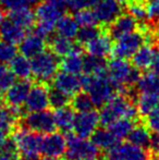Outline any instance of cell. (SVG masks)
Wrapping results in <instances>:
<instances>
[{
	"instance_id": "obj_2",
	"label": "cell",
	"mask_w": 159,
	"mask_h": 160,
	"mask_svg": "<svg viewBox=\"0 0 159 160\" xmlns=\"http://www.w3.org/2000/svg\"><path fill=\"white\" fill-rule=\"evenodd\" d=\"M107 75L115 84L117 91L123 93L135 86L141 74L140 70L130 63L127 59L113 57L107 62Z\"/></svg>"
},
{
	"instance_id": "obj_10",
	"label": "cell",
	"mask_w": 159,
	"mask_h": 160,
	"mask_svg": "<svg viewBox=\"0 0 159 160\" xmlns=\"http://www.w3.org/2000/svg\"><path fill=\"white\" fill-rule=\"evenodd\" d=\"M93 10L97 18L98 25L102 30H105L122 14L123 7L118 0H98Z\"/></svg>"
},
{
	"instance_id": "obj_30",
	"label": "cell",
	"mask_w": 159,
	"mask_h": 160,
	"mask_svg": "<svg viewBox=\"0 0 159 160\" xmlns=\"http://www.w3.org/2000/svg\"><path fill=\"white\" fill-rule=\"evenodd\" d=\"M9 63H10L11 71L13 72L15 78H20V80H28L32 76L31 61L25 56L17 55Z\"/></svg>"
},
{
	"instance_id": "obj_40",
	"label": "cell",
	"mask_w": 159,
	"mask_h": 160,
	"mask_svg": "<svg viewBox=\"0 0 159 160\" xmlns=\"http://www.w3.org/2000/svg\"><path fill=\"white\" fill-rule=\"evenodd\" d=\"M15 75L10 68L0 62V94H4L7 89L15 82Z\"/></svg>"
},
{
	"instance_id": "obj_17",
	"label": "cell",
	"mask_w": 159,
	"mask_h": 160,
	"mask_svg": "<svg viewBox=\"0 0 159 160\" xmlns=\"http://www.w3.org/2000/svg\"><path fill=\"white\" fill-rule=\"evenodd\" d=\"M51 82H52V87L70 96H74L75 94L79 93L82 89V78H81V76L64 71L56 74L51 80Z\"/></svg>"
},
{
	"instance_id": "obj_24",
	"label": "cell",
	"mask_w": 159,
	"mask_h": 160,
	"mask_svg": "<svg viewBox=\"0 0 159 160\" xmlns=\"http://www.w3.org/2000/svg\"><path fill=\"white\" fill-rule=\"evenodd\" d=\"M127 138L129 143L148 150L152 146L153 135L145 124H135Z\"/></svg>"
},
{
	"instance_id": "obj_23",
	"label": "cell",
	"mask_w": 159,
	"mask_h": 160,
	"mask_svg": "<svg viewBox=\"0 0 159 160\" xmlns=\"http://www.w3.org/2000/svg\"><path fill=\"white\" fill-rule=\"evenodd\" d=\"M17 121V118L13 114L10 108L6 107L3 101L0 100V146L14 130Z\"/></svg>"
},
{
	"instance_id": "obj_15",
	"label": "cell",
	"mask_w": 159,
	"mask_h": 160,
	"mask_svg": "<svg viewBox=\"0 0 159 160\" xmlns=\"http://www.w3.org/2000/svg\"><path fill=\"white\" fill-rule=\"evenodd\" d=\"M31 84L28 80H21L14 82L4 93V101L9 107L22 108L25 105L26 98L31 89Z\"/></svg>"
},
{
	"instance_id": "obj_37",
	"label": "cell",
	"mask_w": 159,
	"mask_h": 160,
	"mask_svg": "<svg viewBox=\"0 0 159 160\" xmlns=\"http://www.w3.org/2000/svg\"><path fill=\"white\" fill-rule=\"evenodd\" d=\"M71 96L59 89L52 87L49 89V106L52 109H59V108L70 106Z\"/></svg>"
},
{
	"instance_id": "obj_55",
	"label": "cell",
	"mask_w": 159,
	"mask_h": 160,
	"mask_svg": "<svg viewBox=\"0 0 159 160\" xmlns=\"http://www.w3.org/2000/svg\"><path fill=\"white\" fill-rule=\"evenodd\" d=\"M147 1H149V2H154V1H159V0H147Z\"/></svg>"
},
{
	"instance_id": "obj_25",
	"label": "cell",
	"mask_w": 159,
	"mask_h": 160,
	"mask_svg": "<svg viewBox=\"0 0 159 160\" xmlns=\"http://www.w3.org/2000/svg\"><path fill=\"white\" fill-rule=\"evenodd\" d=\"M83 62H84V56L77 47L70 53L64 56L62 61H60V68L64 72L80 75L83 72Z\"/></svg>"
},
{
	"instance_id": "obj_47",
	"label": "cell",
	"mask_w": 159,
	"mask_h": 160,
	"mask_svg": "<svg viewBox=\"0 0 159 160\" xmlns=\"http://www.w3.org/2000/svg\"><path fill=\"white\" fill-rule=\"evenodd\" d=\"M152 70L153 72H155L156 74L159 75V49L155 51V56H154V60H153V63L151 65Z\"/></svg>"
},
{
	"instance_id": "obj_42",
	"label": "cell",
	"mask_w": 159,
	"mask_h": 160,
	"mask_svg": "<svg viewBox=\"0 0 159 160\" xmlns=\"http://www.w3.org/2000/svg\"><path fill=\"white\" fill-rule=\"evenodd\" d=\"M17 48L14 44H11L3 39H0V62L8 63L17 56Z\"/></svg>"
},
{
	"instance_id": "obj_52",
	"label": "cell",
	"mask_w": 159,
	"mask_h": 160,
	"mask_svg": "<svg viewBox=\"0 0 159 160\" xmlns=\"http://www.w3.org/2000/svg\"><path fill=\"white\" fill-rule=\"evenodd\" d=\"M39 160H59V158H56V157H51V156H44Z\"/></svg>"
},
{
	"instance_id": "obj_4",
	"label": "cell",
	"mask_w": 159,
	"mask_h": 160,
	"mask_svg": "<svg viewBox=\"0 0 159 160\" xmlns=\"http://www.w3.org/2000/svg\"><path fill=\"white\" fill-rule=\"evenodd\" d=\"M63 12L64 7L47 1H44L42 3L38 2L35 9V19L37 22L35 31L42 37H49L56 28L57 22L63 15Z\"/></svg>"
},
{
	"instance_id": "obj_35",
	"label": "cell",
	"mask_w": 159,
	"mask_h": 160,
	"mask_svg": "<svg viewBox=\"0 0 159 160\" xmlns=\"http://www.w3.org/2000/svg\"><path fill=\"white\" fill-rule=\"evenodd\" d=\"M134 125H135V120H133V119L120 118L106 128H108L109 130H110V132L112 133L119 141H121V139L127 138V135L130 134V132H131V130L133 128Z\"/></svg>"
},
{
	"instance_id": "obj_31",
	"label": "cell",
	"mask_w": 159,
	"mask_h": 160,
	"mask_svg": "<svg viewBox=\"0 0 159 160\" xmlns=\"http://www.w3.org/2000/svg\"><path fill=\"white\" fill-rule=\"evenodd\" d=\"M83 72L86 75H100L107 73V61L105 58L95 57L87 53L84 56Z\"/></svg>"
},
{
	"instance_id": "obj_49",
	"label": "cell",
	"mask_w": 159,
	"mask_h": 160,
	"mask_svg": "<svg viewBox=\"0 0 159 160\" xmlns=\"http://www.w3.org/2000/svg\"><path fill=\"white\" fill-rule=\"evenodd\" d=\"M44 1L50 2V3L58 4V6H61V7L66 6V0H44Z\"/></svg>"
},
{
	"instance_id": "obj_20",
	"label": "cell",
	"mask_w": 159,
	"mask_h": 160,
	"mask_svg": "<svg viewBox=\"0 0 159 160\" xmlns=\"http://www.w3.org/2000/svg\"><path fill=\"white\" fill-rule=\"evenodd\" d=\"M26 35V30L15 23L7 15L0 23V39H3L11 44H20Z\"/></svg>"
},
{
	"instance_id": "obj_27",
	"label": "cell",
	"mask_w": 159,
	"mask_h": 160,
	"mask_svg": "<svg viewBox=\"0 0 159 160\" xmlns=\"http://www.w3.org/2000/svg\"><path fill=\"white\" fill-rule=\"evenodd\" d=\"M155 49L151 45H143L133 55L132 64L138 69L140 71H144L151 68L153 63L154 56H155Z\"/></svg>"
},
{
	"instance_id": "obj_22",
	"label": "cell",
	"mask_w": 159,
	"mask_h": 160,
	"mask_svg": "<svg viewBox=\"0 0 159 160\" xmlns=\"http://www.w3.org/2000/svg\"><path fill=\"white\" fill-rule=\"evenodd\" d=\"M91 141L98 149L104 152H108L120 142L106 127L96 128L95 132L92 134Z\"/></svg>"
},
{
	"instance_id": "obj_11",
	"label": "cell",
	"mask_w": 159,
	"mask_h": 160,
	"mask_svg": "<svg viewBox=\"0 0 159 160\" xmlns=\"http://www.w3.org/2000/svg\"><path fill=\"white\" fill-rule=\"evenodd\" d=\"M109 160H152L147 149L135 146L131 143H118L107 152Z\"/></svg>"
},
{
	"instance_id": "obj_16",
	"label": "cell",
	"mask_w": 159,
	"mask_h": 160,
	"mask_svg": "<svg viewBox=\"0 0 159 160\" xmlns=\"http://www.w3.org/2000/svg\"><path fill=\"white\" fill-rule=\"evenodd\" d=\"M137 28H138V22L131 14H129V13H122L108 28L102 31H105V32L108 34L111 39L116 40L117 38L125 35V34H129L136 31Z\"/></svg>"
},
{
	"instance_id": "obj_1",
	"label": "cell",
	"mask_w": 159,
	"mask_h": 160,
	"mask_svg": "<svg viewBox=\"0 0 159 160\" xmlns=\"http://www.w3.org/2000/svg\"><path fill=\"white\" fill-rule=\"evenodd\" d=\"M138 112L136 109L135 100L127 94H115L102 107H100L99 120L102 127H108L120 118H130L136 120Z\"/></svg>"
},
{
	"instance_id": "obj_36",
	"label": "cell",
	"mask_w": 159,
	"mask_h": 160,
	"mask_svg": "<svg viewBox=\"0 0 159 160\" xmlns=\"http://www.w3.org/2000/svg\"><path fill=\"white\" fill-rule=\"evenodd\" d=\"M71 107L74 109L75 112H85L94 109V102L86 92H79L77 93L70 102Z\"/></svg>"
},
{
	"instance_id": "obj_33",
	"label": "cell",
	"mask_w": 159,
	"mask_h": 160,
	"mask_svg": "<svg viewBox=\"0 0 159 160\" xmlns=\"http://www.w3.org/2000/svg\"><path fill=\"white\" fill-rule=\"evenodd\" d=\"M125 8L127 13L138 22V25L148 23L146 0H127L125 2Z\"/></svg>"
},
{
	"instance_id": "obj_50",
	"label": "cell",
	"mask_w": 159,
	"mask_h": 160,
	"mask_svg": "<svg viewBox=\"0 0 159 160\" xmlns=\"http://www.w3.org/2000/svg\"><path fill=\"white\" fill-rule=\"evenodd\" d=\"M17 160H38V157H30V156H22Z\"/></svg>"
},
{
	"instance_id": "obj_8",
	"label": "cell",
	"mask_w": 159,
	"mask_h": 160,
	"mask_svg": "<svg viewBox=\"0 0 159 160\" xmlns=\"http://www.w3.org/2000/svg\"><path fill=\"white\" fill-rule=\"evenodd\" d=\"M146 40L147 35L141 30L125 34L116 39L115 44L112 45L111 53L115 58L130 59L144 45Z\"/></svg>"
},
{
	"instance_id": "obj_44",
	"label": "cell",
	"mask_w": 159,
	"mask_h": 160,
	"mask_svg": "<svg viewBox=\"0 0 159 160\" xmlns=\"http://www.w3.org/2000/svg\"><path fill=\"white\" fill-rule=\"evenodd\" d=\"M98 0H66V6L69 10L75 11L82 10V9L92 8L96 4Z\"/></svg>"
},
{
	"instance_id": "obj_9",
	"label": "cell",
	"mask_w": 159,
	"mask_h": 160,
	"mask_svg": "<svg viewBox=\"0 0 159 160\" xmlns=\"http://www.w3.org/2000/svg\"><path fill=\"white\" fill-rule=\"evenodd\" d=\"M22 127L38 134H48L56 131L53 112L49 110L31 111L22 118Z\"/></svg>"
},
{
	"instance_id": "obj_39",
	"label": "cell",
	"mask_w": 159,
	"mask_h": 160,
	"mask_svg": "<svg viewBox=\"0 0 159 160\" xmlns=\"http://www.w3.org/2000/svg\"><path fill=\"white\" fill-rule=\"evenodd\" d=\"M39 0H0V7L4 10L15 11L21 9H32L36 7Z\"/></svg>"
},
{
	"instance_id": "obj_45",
	"label": "cell",
	"mask_w": 159,
	"mask_h": 160,
	"mask_svg": "<svg viewBox=\"0 0 159 160\" xmlns=\"http://www.w3.org/2000/svg\"><path fill=\"white\" fill-rule=\"evenodd\" d=\"M148 21L152 23H159V1H154L147 6Z\"/></svg>"
},
{
	"instance_id": "obj_29",
	"label": "cell",
	"mask_w": 159,
	"mask_h": 160,
	"mask_svg": "<svg viewBox=\"0 0 159 160\" xmlns=\"http://www.w3.org/2000/svg\"><path fill=\"white\" fill-rule=\"evenodd\" d=\"M79 24L77 23L74 17L69 14L62 15L56 24V32L58 35L63 36L69 39H74L79 32Z\"/></svg>"
},
{
	"instance_id": "obj_21",
	"label": "cell",
	"mask_w": 159,
	"mask_h": 160,
	"mask_svg": "<svg viewBox=\"0 0 159 160\" xmlns=\"http://www.w3.org/2000/svg\"><path fill=\"white\" fill-rule=\"evenodd\" d=\"M75 116H77V113H75L74 109L72 107H69V106L55 109L53 117H55L56 128L63 134L71 133L73 131Z\"/></svg>"
},
{
	"instance_id": "obj_32",
	"label": "cell",
	"mask_w": 159,
	"mask_h": 160,
	"mask_svg": "<svg viewBox=\"0 0 159 160\" xmlns=\"http://www.w3.org/2000/svg\"><path fill=\"white\" fill-rule=\"evenodd\" d=\"M136 109L138 116L145 118L151 111H153L159 105V95L157 94L140 93V96L136 97Z\"/></svg>"
},
{
	"instance_id": "obj_34",
	"label": "cell",
	"mask_w": 159,
	"mask_h": 160,
	"mask_svg": "<svg viewBox=\"0 0 159 160\" xmlns=\"http://www.w3.org/2000/svg\"><path fill=\"white\" fill-rule=\"evenodd\" d=\"M8 17L26 31L31 30L34 26L35 22H36L35 13H33L31 9H21V10L9 11Z\"/></svg>"
},
{
	"instance_id": "obj_48",
	"label": "cell",
	"mask_w": 159,
	"mask_h": 160,
	"mask_svg": "<svg viewBox=\"0 0 159 160\" xmlns=\"http://www.w3.org/2000/svg\"><path fill=\"white\" fill-rule=\"evenodd\" d=\"M155 42L157 44V46L159 47V25L155 30H153V33H152V38H151V42Z\"/></svg>"
},
{
	"instance_id": "obj_3",
	"label": "cell",
	"mask_w": 159,
	"mask_h": 160,
	"mask_svg": "<svg viewBox=\"0 0 159 160\" xmlns=\"http://www.w3.org/2000/svg\"><path fill=\"white\" fill-rule=\"evenodd\" d=\"M82 78V89L88 94L94 106L100 108L109 100L116 93L115 84L111 82L109 76L106 74L100 75H83Z\"/></svg>"
},
{
	"instance_id": "obj_13",
	"label": "cell",
	"mask_w": 159,
	"mask_h": 160,
	"mask_svg": "<svg viewBox=\"0 0 159 160\" xmlns=\"http://www.w3.org/2000/svg\"><path fill=\"white\" fill-rule=\"evenodd\" d=\"M24 107L27 112L46 110L50 107L49 106V88L47 87L46 83L37 82L36 84L31 86Z\"/></svg>"
},
{
	"instance_id": "obj_26",
	"label": "cell",
	"mask_w": 159,
	"mask_h": 160,
	"mask_svg": "<svg viewBox=\"0 0 159 160\" xmlns=\"http://www.w3.org/2000/svg\"><path fill=\"white\" fill-rule=\"evenodd\" d=\"M49 49L52 51L53 53L58 56V57H64L68 53H70L72 50L80 46L79 44L75 45L72 42V39H69L63 36L60 35H53L49 36Z\"/></svg>"
},
{
	"instance_id": "obj_46",
	"label": "cell",
	"mask_w": 159,
	"mask_h": 160,
	"mask_svg": "<svg viewBox=\"0 0 159 160\" xmlns=\"http://www.w3.org/2000/svg\"><path fill=\"white\" fill-rule=\"evenodd\" d=\"M151 148L155 152V156L159 158V134H154L152 138V146Z\"/></svg>"
},
{
	"instance_id": "obj_19",
	"label": "cell",
	"mask_w": 159,
	"mask_h": 160,
	"mask_svg": "<svg viewBox=\"0 0 159 160\" xmlns=\"http://www.w3.org/2000/svg\"><path fill=\"white\" fill-rule=\"evenodd\" d=\"M83 47L85 48V50H86V52L88 55L99 58H106L111 53L112 42H111L110 36L105 31L102 30V32L98 34L96 37H94L92 40H89Z\"/></svg>"
},
{
	"instance_id": "obj_28",
	"label": "cell",
	"mask_w": 159,
	"mask_h": 160,
	"mask_svg": "<svg viewBox=\"0 0 159 160\" xmlns=\"http://www.w3.org/2000/svg\"><path fill=\"white\" fill-rule=\"evenodd\" d=\"M135 91L138 93L159 95V75L155 72H146L142 74L135 84Z\"/></svg>"
},
{
	"instance_id": "obj_54",
	"label": "cell",
	"mask_w": 159,
	"mask_h": 160,
	"mask_svg": "<svg viewBox=\"0 0 159 160\" xmlns=\"http://www.w3.org/2000/svg\"><path fill=\"white\" fill-rule=\"evenodd\" d=\"M118 1H120V2H123V3H125V2H127V0H118Z\"/></svg>"
},
{
	"instance_id": "obj_38",
	"label": "cell",
	"mask_w": 159,
	"mask_h": 160,
	"mask_svg": "<svg viewBox=\"0 0 159 160\" xmlns=\"http://www.w3.org/2000/svg\"><path fill=\"white\" fill-rule=\"evenodd\" d=\"M74 19L80 28L82 26H98V21L94 10L91 8L82 9L74 12Z\"/></svg>"
},
{
	"instance_id": "obj_7",
	"label": "cell",
	"mask_w": 159,
	"mask_h": 160,
	"mask_svg": "<svg viewBox=\"0 0 159 160\" xmlns=\"http://www.w3.org/2000/svg\"><path fill=\"white\" fill-rule=\"evenodd\" d=\"M21 156L38 157L42 148V134L33 132L24 127H17L12 131V136Z\"/></svg>"
},
{
	"instance_id": "obj_12",
	"label": "cell",
	"mask_w": 159,
	"mask_h": 160,
	"mask_svg": "<svg viewBox=\"0 0 159 160\" xmlns=\"http://www.w3.org/2000/svg\"><path fill=\"white\" fill-rule=\"evenodd\" d=\"M99 124V112L94 109L85 112H77L73 125V133L82 138H89Z\"/></svg>"
},
{
	"instance_id": "obj_18",
	"label": "cell",
	"mask_w": 159,
	"mask_h": 160,
	"mask_svg": "<svg viewBox=\"0 0 159 160\" xmlns=\"http://www.w3.org/2000/svg\"><path fill=\"white\" fill-rule=\"evenodd\" d=\"M45 40L46 38L42 37L36 31H32L31 33L26 34L19 44L20 52L21 55L27 57L28 59H32L33 57L45 50V47H46Z\"/></svg>"
},
{
	"instance_id": "obj_6",
	"label": "cell",
	"mask_w": 159,
	"mask_h": 160,
	"mask_svg": "<svg viewBox=\"0 0 159 160\" xmlns=\"http://www.w3.org/2000/svg\"><path fill=\"white\" fill-rule=\"evenodd\" d=\"M67 135V149L64 157L67 160H97L100 150L93 144V142L82 138L74 133Z\"/></svg>"
},
{
	"instance_id": "obj_5",
	"label": "cell",
	"mask_w": 159,
	"mask_h": 160,
	"mask_svg": "<svg viewBox=\"0 0 159 160\" xmlns=\"http://www.w3.org/2000/svg\"><path fill=\"white\" fill-rule=\"evenodd\" d=\"M58 58L59 57L49 49L42 51L31 59L32 75L37 82L47 84L52 80L60 68V61Z\"/></svg>"
},
{
	"instance_id": "obj_51",
	"label": "cell",
	"mask_w": 159,
	"mask_h": 160,
	"mask_svg": "<svg viewBox=\"0 0 159 160\" xmlns=\"http://www.w3.org/2000/svg\"><path fill=\"white\" fill-rule=\"evenodd\" d=\"M0 160H17V159L12 158V157H9V156H6V155H1V154H0Z\"/></svg>"
},
{
	"instance_id": "obj_53",
	"label": "cell",
	"mask_w": 159,
	"mask_h": 160,
	"mask_svg": "<svg viewBox=\"0 0 159 160\" xmlns=\"http://www.w3.org/2000/svg\"><path fill=\"white\" fill-rule=\"evenodd\" d=\"M3 13H2V10L0 9V23H1V21H2V19H3Z\"/></svg>"
},
{
	"instance_id": "obj_43",
	"label": "cell",
	"mask_w": 159,
	"mask_h": 160,
	"mask_svg": "<svg viewBox=\"0 0 159 160\" xmlns=\"http://www.w3.org/2000/svg\"><path fill=\"white\" fill-rule=\"evenodd\" d=\"M145 125L153 134H159V105L145 117Z\"/></svg>"
},
{
	"instance_id": "obj_56",
	"label": "cell",
	"mask_w": 159,
	"mask_h": 160,
	"mask_svg": "<svg viewBox=\"0 0 159 160\" xmlns=\"http://www.w3.org/2000/svg\"><path fill=\"white\" fill-rule=\"evenodd\" d=\"M152 160H159V158H158V157H155V158H152Z\"/></svg>"
},
{
	"instance_id": "obj_41",
	"label": "cell",
	"mask_w": 159,
	"mask_h": 160,
	"mask_svg": "<svg viewBox=\"0 0 159 160\" xmlns=\"http://www.w3.org/2000/svg\"><path fill=\"white\" fill-rule=\"evenodd\" d=\"M100 32H102V30L97 26H82V28H79V32H77L75 39H77V44L80 46H84L89 40L96 37Z\"/></svg>"
},
{
	"instance_id": "obj_14",
	"label": "cell",
	"mask_w": 159,
	"mask_h": 160,
	"mask_svg": "<svg viewBox=\"0 0 159 160\" xmlns=\"http://www.w3.org/2000/svg\"><path fill=\"white\" fill-rule=\"evenodd\" d=\"M67 149V137L61 132H53L45 134L42 139L40 154L44 156H51L61 158Z\"/></svg>"
}]
</instances>
